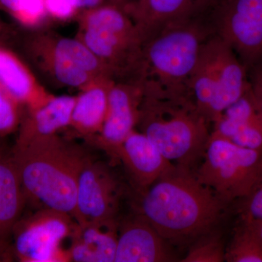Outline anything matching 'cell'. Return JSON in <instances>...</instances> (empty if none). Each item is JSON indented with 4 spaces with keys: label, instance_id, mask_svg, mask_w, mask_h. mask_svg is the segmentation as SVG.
<instances>
[{
    "label": "cell",
    "instance_id": "cell-24",
    "mask_svg": "<svg viewBox=\"0 0 262 262\" xmlns=\"http://www.w3.org/2000/svg\"><path fill=\"white\" fill-rule=\"evenodd\" d=\"M47 58L48 67L52 75L60 83L83 89L93 81L96 80L89 72L77 67L75 63L53 54L51 51H49Z\"/></svg>",
    "mask_w": 262,
    "mask_h": 262
},
{
    "label": "cell",
    "instance_id": "cell-18",
    "mask_svg": "<svg viewBox=\"0 0 262 262\" xmlns=\"http://www.w3.org/2000/svg\"><path fill=\"white\" fill-rule=\"evenodd\" d=\"M75 101L74 96H52L42 106L29 110V116L22 122L15 144L56 135L58 130L70 126Z\"/></svg>",
    "mask_w": 262,
    "mask_h": 262
},
{
    "label": "cell",
    "instance_id": "cell-35",
    "mask_svg": "<svg viewBox=\"0 0 262 262\" xmlns=\"http://www.w3.org/2000/svg\"><path fill=\"white\" fill-rule=\"evenodd\" d=\"M0 24H1V22H0Z\"/></svg>",
    "mask_w": 262,
    "mask_h": 262
},
{
    "label": "cell",
    "instance_id": "cell-15",
    "mask_svg": "<svg viewBox=\"0 0 262 262\" xmlns=\"http://www.w3.org/2000/svg\"><path fill=\"white\" fill-rule=\"evenodd\" d=\"M211 0H141L124 6L141 29L144 40L150 34L171 22L201 14Z\"/></svg>",
    "mask_w": 262,
    "mask_h": 262
},
{
    "label": "cell",
    "instance_id": "cell-32",
    "mask_svg": "<svg viewBox=\"0 0 262 262\" xmlns=\"http://www.w3.org/2000/svg\"><path fill=\"white\" fill-rule=\"evenodd\" d=\"M127 0H112V3L125 6L127 4Z\"/></svg>",
    "mask_w": 262,
    "mask_h": 262
},
{
    "label": "cell",
    "instance_id": "cell-3",
    "mask_svg": "<svg viewBox=\"0 0 262 262\" xmlns=\"http://www.w3.org/2000/svg\"><path fill=\"white\" fill-rule=\"evenodd\" d=\"M214 34L208 11L163 26L146 37L136 81L146 92L189 94L205 43Z\"/></svg>",
    "mask_w": 262,
    "mask_h": 262
},
{
    "label": "cell",
    "instance_id": "cell-5",
    "mask_svg": "<svg viewBox=\"0 0 262 262\" xmlns=\"http://www.w3.org/2000/svg\"><path fill=\"white\" fill-rule=\"evenodd\" d=\"M247 68L233 50L213 34L205 43L188 93L212 125L250 89Z\"/></svg>",
    "mask_w": 262,
    "mask_h": 262
},
{
    "label": "cell",
    "instance_id": "cell-19",
    "mask_svg": "<svg viewBox=\"0 0 262 262\" xmlns=\"http://www.w3.org/2000/svg\"><path fill=\"white\" fill-rule=\"evenodd\" d=\"M112 82L107 77L96 79L76 97L70 125L82 135L91 137L99 134L107 111Z\"/></svg>",
    "mask_w": 262,
    "mask_h": 262
},
{
    "label": "cell",
    "instance_id": "cell-16",
    "mask_svg": "<svg viewBox=\"0 0 262 262\" xmlns=\"http://www.w3.org/2000/svg\"><path fill=\"white\" fill-rule=\"evenodd\" d=\"M118 224L116 220L78 225L69 250L70 261L115 262Z\"/></svg>",
    "mask_w": 262,
    "mask_h": 262
},
{
    "label": "cell",
    "instance_id": "cell-4",
    "mask_svg": "<svg viewBox=\"0 0 262 262\" xmlns=\"http://www.w3.org/2000/svg\"><path fill=\"white\" fill-rule=\"evenodd\" d=\"M211 125L189 94L143 91L137 126L174 166L194 171L211 136Z\"/></svg>",
    "mask_w": 262,
    "mask_h": 262
},
{
    "label": "cell",
    "instance_id": "cell-34",
    "mask_svg": "<svg viewBox=\"0 0 262 262\" xmlns=\"http://www.w3.org/2000/svg\"><path fill=\"white\" fill-rule=\"evenodd\" d=\"M218 1V0H211L212 3H214L215 2Z\"/></svg>",
    "mask_w": 262,
    "mask_h": 262
},
{
    "label": "cell",
    "instance_id": "cell-23",
    "mask_svg": "<svg viewBox=\"0 0 262 262\" xmlns=\"http://www.w3.org/2000/svg\"><path fill=\"white\" fill-rule=\"evenodd\" d=\"M226 248L222 234L215 229L203 234L190 244L182 262L225 261Z\"/></svg>",
    "mask_w": 262,
    "mask_h": 262
},
{
    "label": "cell",
    "instance_id": "cell-10",
    "mask_svg": "<svg viewBox=\"0 0 262 262\" xmlns=\"http://www.w3.org/2000/svg\"><path fill=\"white\" fill-rule=\"evenodd\" d=\"M121 184L107 165L88 158L79 176L76 222L79 225L117 220Z\"/></svg>",
    "mask_w": 262,
    "mask_h": 262
},
{
    "label": "cell",
    "instance_id": "cell-7",
    "mask_svg": "<svg viewBox=\"0 0 262 262\" xmlns=\"http://www.w3.org/2000/svg\"><path fill=\"white\" fill-rule=\"evenodd\" d=\"M261 171L262 151L237 145L212 130L194 173L200 182L228 205L246 198Z\"/></svg>",
    "mask_w": 262,
    "mask_h": 262
},
{
    "label": "cell",
    "instance_id": "cell-9",
    "mask_svg": "<svg viewBox=\"0 0 262 262\" xmlns=\"http://www.w3.org/2000/svg\"><path fill=\"white\" fill-rule=\"evenodd\" d=\"M208 14L215 35L248 72L262 65V0H218Z\"/></svg>",
    "mask_w": 262,
    "mask_h": 262
},
{
    "label": "cell",
    "instance_id": "cell-12",
    "mask_svg": "<svg viewBox=\"0 0 262 262\" xmlns=\"http://www.w3.org/2000/svg\"><path fill=\"white\" fill-rule=\"evenodd\" d=\"M171 245L139 213L118 224L115 262L176 261Z\"/></svg>",
    "mask_w": 262,
    "mask_h": 262
},
{
    "label": "cell",
    "instance_id": "cell-27",
    "mask_svg": "<svg viewBox=\"0 0 262 262\" xmlns=\"http://www.w3.org/2000/svg\"><path fill=\"white\" fill-rule=\"evenodd\" d=\"M241 201V217L262 220V171L249 194Z\"/></svg>",
    "mask_w": 262,
    "mask_h": 262
},
{
    "label": "cell",
    "instance_id": "cell-1",
    "mask_svg": "<svg viewBox=\"0 0 262 262\" xmlns=\"http://www.w3.org/2000/svg\"><path fill=\"white\" fill-rule=\"evenodd\" d=\"M227 206L194 171L175 166L142 192L138 213L167 242L179 246L215 229Z\"/></svg>",
    "mask_w": 262,
    "mask_h": 262
},
{
    "label": "cell",
    "instance_id": "cell-2",
    "mask_svg": "<svg viewBox=\"0 0 262 262\" xmlns=\"http://www.w3.org/2000/svg\"><path fill=\"white\" fill-rule=\"evenodd\" d=\"M11 152L26 204L75 219L79 176L88 158L82 149L56 134L15 144Z\"/></svg>",
    "mask_w": 262,
    "mask_h": 262
},
{
    "label": "cell",
    "instance_id": "cell-17",
    "mask_svg": "<svg viewBox=\"0 0 262 262\" xmlns=\"http://www.w3.org/2000/svg\"><path fill=\"white\" fill-rule=\"evenodd\" d=\"M0 87L29 110L42 106L52 97L32 72L12 52L0 48Z\"/></svg>",
    "mask_w": 262,
    "mask_h": 262
},
{
    "label": "cell",
    "instance_id": "cell-14",
    "mask_svg": "<svg viewBox=\"0 0 262 262\" xmlns=\"http://www.w3.org/2000/svg\"><path fill=\"white\" fill-rule=\"evenodd\" d=\"M213 130L237 145L262 151V114L251 86L221 115Z\"/></svg>",
    "mask_w": 262,
    "mask_h": 262
},
{
    "label": "cell",
    "instance_id": "cell-22",
    "mask_svg": "<svg viewBox=\"0 0 262 262\" xmlns=\"http://www.w3.org/2000/svg\"><path fill=\"white\" fill-rule=\"evenodd\" d=\"M241 219L226 248L225 261L262 262V244L247 221Z\"/></svg>",
    "mask_w": 262,
    "mask_h": 262
},
{
    "label": "cell",
    "instance_id": "cell-31",
    "mask_svg": "<svg viewBox=\"0 0 262 262\" xmlns=\"http://www.w3.org/2000/svg\"><path fill=\"white\" fill-rule=\"evenodd\" d=\"M241 218L247 221L262 244V220H254V219L244 218V217Z\"/></svg>",
    "mask_w": 262,
    "mask_h": 262
},
{
    "label": "cell",
    "instance_id": "cell-26",
    "mask_svg": "<svg viewBox=\"0 0 262 262\" xmlns=\"http://www.w3.org/2000/svg\"><path fill=\"white\" fill-rule=\"evenodd\" d=\"M20 105L0 87V137L11 134L20 125Z\"/></svg>",
    "mask_w": 262,
    "mask_h": 262
},
{
    "label": "cell",
    "instance_id": "cell-6",
    "mask_svg": "<svg viewBox=\"0 0 262 262\" xmlns=\"http://www.w3.org/2000/svg\"><path fill=\"white\" fill-rule=\"evenodd\" d=\"M82 42L102 61L110 75H137L144 37L122 5L110 3L81 15Z\"/></svg>",
    "mask_w": 262,
    "mask_h": 262
},
{
    "label": "cell",
    "instance_id": "cell-11",
    "mask_svg": "<svg viewBox=\"0 0 262 262\" xmlns=\"http://www.w3.org/2000/svg\"><path fill=\"white\" fill-rule=\"evenodd\" d=\"M142 97V87L137 82H112L107 111L96 139L111 156L116 158L119 147L137 126Z\"/></svg>",
    "mask_w": 262,
    "mask_h": 262
},
{
    "label": "cell",
    "instance_id": "cell-33",
    "mask_svg": "<svg viewBox=\"0 0 262 262\" xmlns=\"http://www.w3.org/2000/svg\"><path fill=\"white\" fill-rule=\"evenodd\" d=\"M141 1V0H134V2H131V3H136V2H139Z\"/></svg>",
    "mask_w": 262,
    "mask_h": 262
},
{
    "label": "cell",
    "instance_id": "cell-13",
    "mask_svg": "<svg viewBox=\"0 0 262 262\" xmlns=\"http://www.w3.org/2000/svg\"><path fill=\"white\" fill-rule=\"evenodd\" d=\"M116 158L121 160L131 180L141 192L175 167L143 133L136 129L119 147Z\"/></svg>",
    "mask_w": 262,
    "mask_h": 262
},
{
    "label": "cell",
    "instance_id": "cell-29",
    "mask_svg": "<svg viewBox=\"0 0 262 262\" xmlns=\"http://www.w3.org/2000/svg\"><path fill=\"white\" fill-rule=\"evenodd\" d=\"M253 96L262 114V65L248 72Z\"/></svg>",
    "mask_w": 262,
    "mask_h": 262
},
{
    "label": "cell",
    "instance_id": "cell-28",
    "mask_svg": "<svg viewBox=\"0 0 262 262\" xmlns=\"http://www.w3.org/2000/svg\"><path fill=\"white\" fill-rule=\"evenodd\" d=\"M47 15L58 20H67L78 12L77 0H43Z\"/></svg>",
    "mask_w": 262,
    "mask_h": 262
},
{
    "label": "cell",
    "instance_id": "cell-30",
    "mask_svg": "<svg viewBox=\"0 0 262 262\" xmlns=\"http://www.w3.org/2000/svg\"><path fill=\"white\" fill-rule=\"evenodd\" d=\"M105 0H77L79 9L89 10L103 5Z\"/></svg>",
    "mask_w": 262,
    "mask_h": 262
},
{
    "label": "cell",
    "instance_id": "cell-21",
    "mask_svg": "<svg viewBox=\"0 0 262 262\" xmlns=\"http://www.w3.org/2000/svg\"><path fill=\"white\" fill-rule=\"evenodd\" d=\"M53 54L75 63L94 77L110 76L102 61L80 39L61 38L53 42Z\"/></svg>",
    "mask_w": 262,
    "mask_h": 262
},
{
    "label": "cell",
    "instance_id": "cell-20",
    "mask_svg": "<svg viewBox=\"0 0 262 262\" xmlns=\"http://www.w3.org/2000/svg\"><path fill=\"white\" fill-rule=\"evenodd\" d=\"M25 205L12 152L0 149V242L11 234Z\"/></svg>",
    "mask_w": 262,
    "mask_h": 262
},
{
    "label": "cell",
    "instance_id": "cell-8",
    "mask_svg": "<svg viewBox=\"0 0 262 262\" xmlns=\"http://www.w3.org/2000/svg\"><path fill=\"white\" fill-rule=\"evenodd\" d=\"M78 225L67 213L37 208L13 227V251L21 261H70L63 244L72 241Z\"/></svg>",
    "mask_w": 262,
    "mask_h": 262
},
{
    "label": "cell",
    "instance_id": "cell-25",
    "mask_svg": "<svg viewBox=\"0 0 262 262\" xmlns=\"http://www.w3.org/2000/svg\"><path fill=\"white\" fill-rule=\"evenodd\" d=\"M0 9L28 27L37 25L47 15L43 0H0Z\"/></svg>",
    "mask_w": 262,
    "mask_h": 262
}]
</instances>
